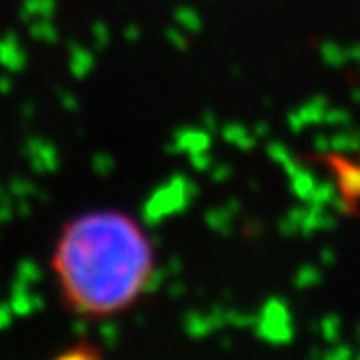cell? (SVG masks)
<instances>
[{"mask_svg": "<svg viewBox=\"0 0 360 360\" xmlns=\"http://www.w3.org/2000/svg\"><path fill=\"white\" fill-rule=\"evenodd\" d=\"M50 269L68 311L109 319L131 311L148 293L157 254L135 217L98 209L63 224Z\"/></svg>", "mask_w": 360, "mask_h": 360, "instance_id": "cell-1", "label": "cell"}]
</instances>
